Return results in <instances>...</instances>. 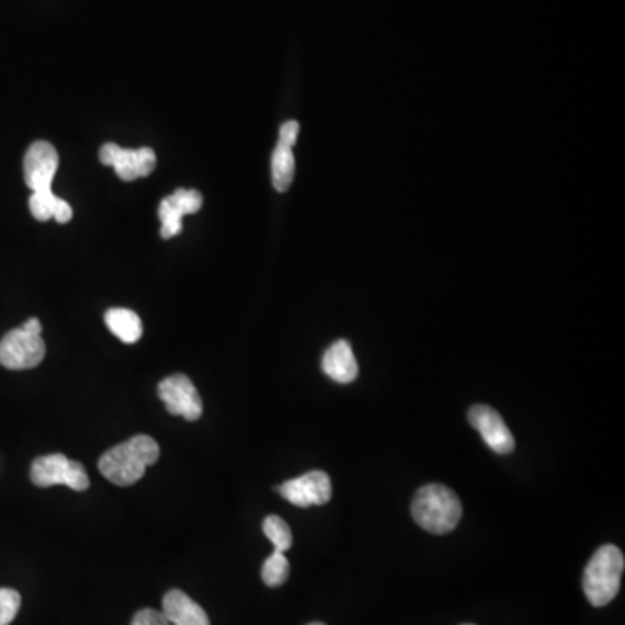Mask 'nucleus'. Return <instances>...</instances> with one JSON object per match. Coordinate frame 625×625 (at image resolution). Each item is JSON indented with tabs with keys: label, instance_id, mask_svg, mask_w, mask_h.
<instances>
[{
	"label": "nucleus",
	"instance_id": "nucleus-6",
	"mask_svg": "<svg viewBox=\"0 0 625 625\" xmlns=\"http://www.w3.org/2000/svg\"><path fill=\"white\" fill-rule=\"evenodd\" d=\"M159 396L166 405L167 412L184 417L186 421H198L204 412L198 389L188 375L174 374L166 377L159 384Z\"/></svg>",
	"mask_w": 625,
	"mask_h": 625
},
{
	"label": "nucleus",
	"instance_id": "nucleus-16",
	"mask_svg": "<svg viewBox=\"0 0 625 625\" xmlns=\"http://www.w3.org/2000/svg\"><path fill=\"white\" fill-rule=\"evenodd\" d=\"M104 321L113 336H117L125 344L138 342L143 336L141 318L130 309L112 308L104 315Z\"/></svg>",
	"mask_w": 625,
	"mask_h": 625
},
{
	"label": "nucleus",
	"instance_id": "nucleus-2",
	"mask_svg": "<svg viewBox=\"0 0 625 625\" xmlns=\"http://www.w3.org/2000/svg\"><path fill=\"white\" fill-rule=\"evenodd\" d=\"M412 516L425 532L448 534L463 518V504L457 493L445 485H425L413 497Z\"/></svg>",
	"mask_w": 625,
	"mask_h": 625
},
{
	"label": "nucleus",
	"instance_id": "nucleus-15",
	"mask_svg": "<svg viewBox=\"0 0 625 625\" xmlns=\"http://www.w3.org/2000/svg\"><path fill=\"white\" fill-rule=\"evenodd\" d=\"M29 205L32 216L42 223L56 219V221L65 225V223L70 221L71 216H73L70 204L59 198V196H56L53 192L32 193V195H30Z\"/></svg>",
	"mask_w": 625,
	"mask_h": 625
},
{
	"label": "nucleus",
	"instance_id": "nucleus-7",
	"mask_svg": "<svg viewBox=\"0 0 625 625\" xmlns=\"http://www.w3.org/2000/svg\"><path fill=\"white\" fill-rule=\"evenodd\" d=\"M100 160L104 166L113 167L122 181H134L146 178L157 166V155L151 148L124 150L115 143L101 146Z\"/></svg>",
	"mask_w": 625,
	"mask_h": 625
},
{
	"label": "nucleus",
	"instance_id": "nucleus-13",
	"mask_svg": "<svg viewBox=\"0 0 625 625\" xmlns=\"http://www.w3.org/2000/svg\"><path fill=\"white\" fill-rule=\"evenodd\" d=\"M321 371L336 383H353L359 377V363L354 359L350 342L344 339L333 342L321 359Z\"/></svg>",
	"mask_w": 625,
	"mask_h": 625
},
{
	"label": "nucleus",
	"instance_id": "nucleus-18",
	"mask_svg": "<svg viewBox=\"0 0 625 625\" xmlns=\"http://www.w3.org/2000/svg\"><path fill=\"white\" fill-rule=\"evenodd\" d=\"M263 532L268 541L275 546V550L285 553L292 547V532L287 523L280 516L271 514L263 521Z\"/></svg>",
	"mask_w": 625,
	"mask_h": 625
},
{
	"label": "nucleus",
	"instance_id": "nucleus-3",
	"mask_svg": "<svg viewBox=\"0 0 625 625\" xmlns=\"http://www.w3.org/2000/svg\"><path fill=\"white\" fill-rule=\"evenodd\" d=\"M625 559L617 546L600 547L583 570L582 588L592 606H606L621 591Z\"/></svg>",
	"mask_w": 625,
	"mask_h": 625
},
{
	"label": "nucleus",
	"instance_id": "nucleus-12",
	"mask_svg": "<svg viewBox=\"0 0 625 625\" xmlns=\"http://www.w3.org/2000/svg\"><path fill=\"white\" fill-rule=\"evenodd\" d=\"M202 193L198 190H175L172 195L160 202L159 217L162 221L160 235L162 238H172L183 229V219L188 214L198 213L202 208Z\"/></svg>",
	"mask_w": 625,
	"mask_h": 625
},
{
	"label": "nucleus",
	"instance_id": "nucleus-21",
	"mask_svg": "<svg viewBox=\"0 0 625 625\" xmlns=\"http://www.w3.org/2000/svg\"><path fill=\"white\" fill-rule=\"evenodd\" d=\"M308 625H326V624H321V622H312V624H308Z\"/></svg>",
	"mask_w": 625,
	"mask_h": 625
},
{
	"label": "nucleus",
	"instance_id": "nucleus-9",
	"mask_svg": "<svg viewBox=\"0 0 625 625\" xmlns=\"http://www.w3.org/2000/svg\"><path fill=\"white\" fill-rule=\"evenodd\" d=\"M276 492L297 508L323 505L332 497V484L327 473L311 471L296 479H288L276 488Z\"/></svg>",
	"mask_w": 625,
	"mask_h": 625
},
{
	"label": "nucleus",
	"instance_id": "nucleus-11",
	"mask_svg": "<svg viewBox=\"0 0 625 625\" xmlns=\"http://www.w3.org/2000/svg\"><path fill=\"white\" fill-rule=\"evenodd\" d=\"M299 129V122L296 121L285 122L280 127L279 145H276L273 157H271V180H273L276 192H287L292 180H294L296 160H294L292 148L296 145Z\"/></svg>",
	"mask_w": 625,
	"mask_h": 625
},
{
	"label": "nucleus",
	"instance_id": "nucleus-5",
	"mask_svg": "<svg viewBox=\"0 0 625 625\" xmlns=\"http://www.w3.org/2000/svg\"><path fill=\"white\" fill-rule=\"evenodd\" d=\"M32 484L41 488L67 485L76 492L89 488V476L86 467L77 461H70L67 455L49 454L37 457L30 467Z\"/></svg>",
	"mask_w": 625,
	"mask_h": 625
},
{
	"label": "nucleus",
	"instance_id": "nucleus-22",
	"mask_svg": "<svg viewBox=\"0 0 625 625\" xmlns=\"http://www.w3.org/2000/svg\"><path fill=\"white\" fill-rule=\"evenodd\" d=\"M466 625H473V624H466Z\"/></svg>",
	"mask_w": 625,
	"mask_h": 625
},
{
	"label": "nucleus",
	"instance_id": "nucleus-14",
	"mask_svg": "<svg viewBox=\"0 0 625 625\" xmlns=\"http://www.w3.org/2000/svg\"><path fill=\"white\" fill-rule=\"evenodd\" d=\"M163 615L172 625H211L207 613L201 604L184 594L180 589H172L163 596Z\"/></svg>",
	"mask_w": 625,
	"mask_h": 625
},
{
	"label": "nucleus",
	"instance_id": "nucleus-19",
	"mask_svg": "<svg viewBox=\"0 0 625 625\" xmlns=\"http://www.w3.org/2000/svg\"><path fill=\"white\" fill-rule=\"evenodd\" d=\"M21 596L14 589H0V625H9L20 612Z\"/></svg>",
	"mask_w": 625,
	"mask_h": 625
},
{
	"label": "nucleus",
	"instance_id": "nucleus-1",
	"mask_svg": "<svg viewBox=\"0 0 625 625\" xmlns=\"http://www.w3.org/2000/svg\"><path fill=\"white\" fill-rule=\"evenodd\" d=\"M159 457V443L148 434H138L104 452L98 467L101 475L112 484L129 487L139 481L145 476L146 467L157 463Z\"/></svg>",
	"mask_w": 625,
	"mask_h": 625
},
{
	"label": "nucleus",
	"instance_id": "nucleus-10",
	"mask_svg": "<svg viewBox=\"0 0 625 625\" xmlns=\"http://www.w3.org/2000/svg\"><path fill=\"white\" fill-rule=\"evenodd\" d=\"M469 422L481 434L485 443L497 454L508 455L514 451L516 442H514L513 433L509 431L504 419L492 407L475 405L469 410Z\"/></svg>",
	"mask_w": 625,
	"mask_h": 625
},
{
	"label": "nucleus",
	"instance_id": "nucleus-4",
	"mask_svg": "<svg viewBox=\"0 0 625 625\" xmlns=\"http://www.w3.org/2000/svg\"><path fill=\"white\" fill-rule=\"evenodd\" d=\"M46 356V342L37 318H30L18 329L0 339V365L9 371H29L41 365Z\"/></svg>",
	"mask_w": 625,
	"mask_h": 625
},
{
	"label": "nucleus",
	"instance_id": "nucleus-17",
	"mask_svg": "<svg viewBox=\"0 0 625 625\" xmlns=\"http://www.w3.org/2000/svg\"><path fill=\"white\" fill-rule=\"evenodd\" d=\"M288 573H291V562L285 558V553H280L275 550L273 555L268 556L266 561L263 565V582L266 583L268 588H280L287 582Z\"/></svg>",
	"mask_w": 625,
	"mask_h": 625
},
{
	"label": "nucleus",
	"instance_id": "nucleus-8",
	"mask_svg": "<svg viewBox=\"0 0 625 625\" xmlns=\"http://www.w3.org/2000/svg\"><path fill=\"white\" fill-rule=\"evenodd\" d=\"M58 166L59 157L55 146L47 141H35L26 151L23 162L26 186L32 193L53 192V181Z\"/></svg>",
	"mask_w": 625,
	"mask_h": 625
},
{
	"label": "nucleus",
	"instance_id": "nucleus-20",
	"mask_svg": "<svg viewBox=\"0 0 625 625\" xmlns=\"http://www.w3.org/2000/svg\"><path fill=\"white\" fill-rule=\"evenodd\" d=\"M130 625H171V622L167 621L163 612L145 609L134 615L133 624Z\"/></svg>",
	"mask_w": 625,
	"mask_h": 625
}]
</instances>
